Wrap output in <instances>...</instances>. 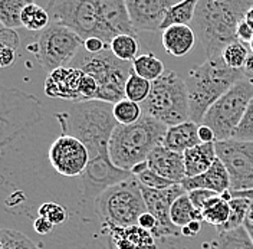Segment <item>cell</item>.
<instances>
[{
    "label": "cell",
    "instance_id": "9",
    "mask_svg": "<svg viewBox=\"0 0 253 249\" xmlns=\"http://www.w3.org/2000/svg\"><path fill=\"white\" fill-rule=\"evenodd\" d=\"M50 22L75 32L82 41L98 38L110 47L112 38L107 31L99 0H53L46 7Z\"/></svg>",
    "mask_w": 253,
    "mask_h": 249
},
{
    "label": "cell",
    "instance_id": "21",
    "mask_svg": "<svg viewBox=\"0 0 253 249\" xmlns=\"http://www.w3.org/2000/svg\"><path fill=\"white\" fill-rule=\"evenodd\" d=\"M180 185L186 190V193H189L191 190L203 189V190L214 192L217 195H223L224 192L230 190V179H229V173L226 170V167L217 158L214 164L203 174L197 177H191V179L186 177Z\"/></svg>",
    "mask_w": 253,
    "mask_h": 249
},
{
    "label": "cell",
    "instance_id": "52",
    "mask_svg": "<svg viewBox=\"0 0 253 249\" xmlns=\"http://www.w3.org/2000/svg\"><path fill=\"white\" fill-rule=\"evenodd\" d=\"M245 19H248V20H251V22H253V6L248 10V13H246V17Z\"/></svg>",
    "mask_w": 253,
    "mask_h": 249
},
{
    "label": "cell",
    "instance_id": "22",
    "mask_svg": "<svg viewBox=\"0 0 253 249\" xmlns=\"http://www.w3.org/2000/svg\"><path fill=\"white\" fill-rule=\"evenodd\" d=\"M202 144L199 139V124L194 121H186L181 124L169 127L163 140V146L169 150H173L175 153L184 154L190 149Z\"/></svg>",
    "mask_w": 253,
    "mask_h": 249
},
{
    "label": "cell",
    "instance_id": "42",
    "mask_svg": "<svg viewBox=\"0 0 253 249\" xmlns=\"http://www.w3.org/2000/svg\"><path fill=\"white\" fill-rule=\"evenodd\" d=\"M17 50L6 44H0V69L9 68L16 62Z\"/></svg>",
    "mask_w": 253,
    "mask_h": 249
},
{
    "label": "cell",
    "instance_id": "38",
    "mask_svg": "<svg viewBox=\"0 0 253 249\" xmlns=\"http://www.w3.org/2000/svg\"><path fill=\"white\" fill-rule=\"evenodd\" d=\"M252 79L253 78H249ZM233 140L237 141H248V143H253V98L251 104L248 105V109L240 121V124L236 128L233 137Z\"/></svg>",
    "mask_w": 253,
    "mask_h": 249
},
{
    "label": "cell",
    "instance_id": "47",
    "mask_svg": "<svg viewBox=\"0 0 253 249\" xmlns=\"http://www.w3.org/2000/svg\"><path fill=\"white\" fill-rule=\"evenodd\" d=\"M200 231H202V222L200 220H196V222L189 223L187 226H184L181 229V235L183 236H187V238H194V236H197V235L200 234Z\"/></svg>",
    "mask_w": 253,
    "mask_h": 249
},
{
    "label": "cell",
    "instance_id": "41",
    "mask_svg": "<svg viewBox=\"0 0 253 249\" xmlns=\"http://www.w3.org/2000/svg\"><path fill=\"white\" fill-rule=\"evenodd\" d=\"M237 41H240L242 44L245 45H251V42L253 41V22L248 20V19H243L240 23H239V28H237Z\"/></svg>",
    "mask_w": 253,
    "mask_h": 249
},
{
    "label": "cell",
    "instance_id": "7",
    "mask_svg": "<svg viewBox=\"0 0 253 249\" xmlns=\"http://www.w3.org/2000/svg\"><path fill=\"white\" fill-rule=\"evenodd\" d=\"M94 207L104 225L117 228L137 225L147 212L141 186L134 176L101 193L94 200Z\"/></svg>",
    "mask_w": 253,
    "mask_h": 249
},
{
    "label": "cell",
    "instance_id": "17",
    "mask_svg": "<svg viewBox=\"0 0 253 249\" xmlns=\"http://www.w3.org/2000/svg\"><path fill=\"white\" fill-rule=\"evenodd\" d=\"M126 10L137 31H160L167 10L174 0H126Z\"/></svg>",
    "mask_w": 253,
    "mask_h": 249
},
{
    "label": "cell",
    "instance_id": "54",
    "mask_svg": "<svg viewBox=\"0 0 253 249\" xmlns=\"http://www.w3.org/2000/svg\"><path fill=\"white\" fill-rule=\"evenodd\" d=\"M1 29H3V26H1V25H0V31H1Z\"/></svg>",
    "mask_w": 253,
    "mask_h": 249
},
{
    "label": "cell",
    "instance_id": "12",
    "mask_svg": "<svg viewBox=\"0 0 253 249\" xmlns=\"http://www.w3.org/2000/svg\"><path fill=\"white\" fill-rule=\"evenodd\" d=\"M216 154L230 179V192L253 190V143L230 140L216 141Z\"/></svg>",
    "mask_w": 253,
    "mask_h": 249
},
{
    "label": "cell",
    "instance_id": "6",
    "mask_svg": "<svg viewBox=\"0 0 253 249\" xmlns=\"http://www.w3.org/2000/svg\"><path fill=\"white\" fill-rule=\"evenodd\" d=\"M142 115L157 120L166 127L190 120L189 95L186 81L174 71H166L153 82L150 95L141 104Z\"/></svg>",
    "mask_w": 253,
    "mask_h": 249
},
{
    "label": "cell",
    "instance_id": "49",
    "mask_svg": "<svg viewBox=\"0 0 253 249\" xmlns=\"http://www.w3.org/2000/svg\"><path fill=\"white\" fill-rule=\"evenodd\" d=\"M243 226L246 228V231H248V234H249V236H251V239H252L253 242V202L251 204L249 213L246 216V220H245V225Z\"/></svg>",
    "mask_w": 253,
    "mask_h": 249
},
{
    "label": "cell",
    "instance_id": "36",
    "mask_svg": "<svg viewBox=\"0 0 253 249\" xmlns=\"http://www.w3.org/2000/svg\"><path fill=\"white\" fill-rule=\"evenodd\" d=\"M114 118L120 125H131L137 123L142 117L141 104L132 102L129 100H123L114 104Z\"/></svg>",
    "mask_w": 253,
    "mask_h": 249
},
{
    "label": "cell",
    "instance_id": "40",
    "mask_svg": "<svg viewBox=\"0 0 253 249\" xmlns=\"http://www.w3.org/2000/svg\"><path fill=\"white\" fill-rule=\"evenodd\" d=\"M190 198V200L193 203V206L196 209H199L202 212V209L205 207V204L207 200H210L213 196H217V193L210 192V190H203V189H197V190H191L187 193Z\"/></svg>",
    "mask_w": 253,
    "mask_h": 249
},
{
    "label": "cell",
    "instance_id": "34",
    "mask_svg": "<svg viewBox=\"0 0 253 249\" xmlns=\"http://www.w3.org/2000/svg\"><path fill=\"white\" fill-rule=\"evenodd\" d=\"M249 53H251V49L248 48V45L242 44L240 41H235L229 47L224 48V50L221 52V58L230 69L243 71Z\"/></svg>",
    "mask_w": 253,
    "mask_h": 249
},
{
    "label": "cell",
    "instance_id": "26",
    "mask_svg": "<svg viewBox=\"0 0 253 249\" xmlns=\"http://www.w3.org/2000/svg\"><path fill=\"white\" fill-rule=\"evenodd\" d=\"M202 216L206 223L214 226L217 231L221 229L230 218V204L221 198V195L213 196L207 200L205 207L202 209Z\"/></svg>",
    "mask_w": 253,
    "mask_h": 249
},
{
    "label": "cell",
    "instance_id": "51",
    "mask_svg": "<svg viewBox=\"0 0 253 249\" xmlns=\"http://www.w3.org/2000/svg\"><path fill=\"white\" fill-rule=\"evenodd\" d=\"M233 198H246L249 200L253 202V190H248V192H236V193H232Z\"/></svg>",
    "mask_w": 253,
    "mask_h": 249
},
{
    "label": "cell",
    "instance_id": "46",
    "mask_svg": "<svg viewBox=\"0 0 253 249\" xmlns=\"http://www.w3.org/2000/svg\"><path fill=\"white\" fill-rule=\"evenodd\" d=\"M33 228L39 235H47L52 232L53 225L47 219L38 216V219H35V222H33Z\"/></svg>",
    "mask_w": 253,
    "mask_h": 249
},
{
    "label": "cell",
    "instance_id": "37",
    "mask_svg": "<svg viewBox=\"0 0 253 249\" xmlns=\"http://www.w3.org/2000/svg\"><path fill=\"white\" fill-rule=\"evenodd\" d=\"M151 85H153V82L138 77L132 71L126 84V98L129 100V101H132V102L142 104L147 100V97L150 95Z\"/></svg>",
    "mask_w": 253,
    "mask_h": 249
},
{
    "label": "cell",
    "instance_id": "20",
    "mask_svg": "<svg viewBox=\"0 0 253 249\" xmlns=\"http://www.w3.org/2000/svg\"><path fill=\"white\" fill-rule=\"evenodd\" d=\"M101 15L107 31L111 38H117L118 35H134L135 29L131 23V19L126 10V3L124 0H99Z\"/></svg>",
    "mask_w": 253,
    "mask_h": 249
},
{
    "label": "cell",
    "instance_id": "48",
    "mask_svg": "<svg viewBox=\"0 0 253 249\" xmlns=\"http://www.w3.org/2000/svg\"><path fill=\"white\" fill-rule=\"evenodd\" d=\"M199 139L202 143H216V137L211 128L206 127V125H199Z\"/></svg>",
    "mask_w": 253,
    "mask_h": 249
},
{
    "label": "cell",
    "instance_id": "45",
    "mask_svg": "<svg viewBox=\"0 0 253 249\" xmlns=\"http://www.w3.org/2000/svg\"><path fill=\"white\" fill-rule=\"evenodd\" d=\"M137 225H138L140 228H142V229H145V231H148V232L153 234V231H154L156 226H157V219L154 218L150 212H145V213H142L141 216H140Z\"/></svg>",
    "mask_w": 253,
    "mask_h": 249
},
{
    "label": "cell",
    "instance_id": "3",
    "mask_svg": "<svg viewBox=\"0 0 253 249\" xmlns=\"http://www.w3.org/2000/svg\"><path fill=\"white\" fill-rule=\"evenodd\" d=\"M245 77L243 71L230 69L221 56L207 58L187 74L186 87L189 95L190 120L202 124L209 108Z\"/></svg>",
    "mask_w": 253,
    "mask_h": 249
},
{
    "label": "cell",
    "instance_id": "30",
    "mask_svg": "<svg viewBox=\"0 0 253 249\" xmlns=\"http://www.w3.org/2000/svg\"><path fill=\"white\" fill-rule=\"evenodd\" d=\"M28 3V0H0V25L12 31L23 28L22 10Z\"/></svg>",
    "mask_w": 253,
    "mask_h": 249
},
{
    "label": "cell",
    "instance_id": "29",
    "mask_svg": "<svg viewBox=\"0 0 253 249\" xmlns=\"http://www.w3.org/2000/svg\"><path fill=\"white\" fill-rule=\"evenodd\" d=\"M213 249H253V242L246 228L242 226L233 231H220Z\"/></svg>",
    "mask_w": 253,
    "mask_h": 249
},
{
    "label": "cell",
    "instance_id": "10",
    "mask_svg": "<svg viewBox=\"0 0 253 249\" xmlns=\"http://www.w3.org/2000/svg\"><path fill=\"white\" fill-rule=\"evenodd\" d=\"M252 98V79L243 78L209 108L202 124L213 130L216 141L230 140Z\"/></svg>",
    "mask_w": 253,
    "mask_h": 249
},
{
    "label": "cell",
    "instance_id": "8",
    "mask_svg": "<svg viewBox=\"0 0 253 249\" xmlns=\"http://www.w3.org/2000/svg\"><path fill=\"white\" fill-rule=\"evenodd\" d=\"M41 101L31 94L0 84V157L17 136L42 120Z\"/></svg>",
    "mask_w": 253,
    "mask_h": 249
},
{
    "label": "cell",
    "instance_id": "5",
    "mask_svg": "<svg viewBox=\"0 0 253 249\" xmlns=\"http://www.w3.org/2000/svg\"><path fill=\"white\" fill-rule=\"evenodd\" d=\"M69 66L94 78L98 85L96 101L117 104L126 100V84L132 72V62L118 59L110 48L89 53L82 47Z\"/></svg>",
    "mask_w": 253,
    "mask_h": 249
},
{
    "label": "cell",
    "instance_id": "1",
    "mask_svg": "<svg viewBox=\"0 0 253 249\" xmlns=\"http://www.w3.org/2000/svg\"><path fill=\"white\" fill-rule=\"evenodd\" d=\"M112 109L114 104L94 100L77 102L65 112H56L55 118L62 134L74 136L84 143L92 161L110 157L111 136L118 125Z\"/></svg>",
    "mask_w": 253,
    "mask_h": 249
},
{
    "label": "cell",
    "instance_id": "32",
    "mask_svg": "<svg viewBox=\"0 0 253 249\" xmlns=\"http://www.w3.org/2000/svg\"><path fill=\"white\" fill-rule=\"evenodd\" d=\"M132 176L138 180V183L144 187H148V189H154V190H164V189H169V187L174 186L175 183L161 177L160 174H157L154 170H151L147 164V161H144L141 164L135 166L132 170Z\"/></svg>",
    "mask_w": 253,
    "mask_h": 249
},
{
    "label": "cell",
    "instance_id": "14",
    "mask_svg": "<svg viewBox=\"0 0 253 249\" xmlns=\"http://www.w3.org/2000/svg\"><path fill=\"white\" fill-rule=\"evenodd\" d=\"M47 157L52 167L66 177L82 176L89 163V153L84 143L68 134H61L52 143Z\"/></svg>",
    "mask_w": 253,
    "mask_h": 249
},
{
    "label": "cell",
    "instance_id": "53",
    "mask_svg": "<svg viewBox=\"0 0 253 249\" xmlns=\"http://www.w3.org/2000/svg\"><path fill=\"white\" fill-rule=\"evenodd\" d=\"M249 49H251V52H252V53H253V41H252V42H251V45H249Z\"/></svg>",
    "mask_w": 253,
    "mask_h": 249
},
{
    "label": "cell",
    "instance_id": "11",
    "mask_svg": "<svg viewBox=\"0 0 253 249\" xmlns=\"http://www.w3.org/2000/svg\"><path fill=\"white\" fill-rule=\"evenodd\" d=\"M82 45L84 41L75 32L50 22L45 31L38 33L35 42L29 45V50L41 68L50 74L58 68L69 66Z\"/></svg>",
    "mask_w": 253,
    "mask_h": 249
},
{
    "label": "cell",
    "instance_id": "28",
    "mask_svg": "<svg viewBox=\"0 0 253 249\" xmlns=\"http://www.w3.org/2000/svg\"><path fill=\"white\" fill-rule=\"evenodd\" d=\"M132 71L141 77V78L147 79L150 82H154L157 81L167 69L164 66L163 61L157 58L154 53L151 52H147V53H142L138 55L134 61H132Z\"/></svg>",
    "mask_w": 253,
    "mask_h": 249
},
{
    "label": "cell",
    "instance_id": "25",
    "mask_svg": "<svg viewBox=\"0 0 253 249\" xmlns=\"http://www.w3.org/2000/svg\"><path fill=\"white\" fill-rule=\"evenodd\" d=\"M199 0H184V1H177L173 4L167 13L166 17L161 23L160 31H166L171 26H177V25H186L189 26L190 22L194 20L196 16V9H197Z\"/></svg>",
    "mask_w": 253,
    "mask_h": 249
},
{
    "label": "cell",
    "instance_id": "2",
    "mask_svg": "<svg viewBox=\"0 0 253 249\" xmlns=\"http://www.w3.org/2000/svg\"><path fill=\"white\" fill-rule=\"evenodd\" d=\"M252 6L251 0H199L194 23L207 58L221 56L224 48L237 41L239 23Z\"/></svg>",
    "mask_w": 253,
    "mask_h": 249
},
{
    "label": "cell",
    "instance_id": "19",
    "mask_svg": "<svg viewBox=\"0 0 253 249\" xmlns=\"http://www.w3.org/2000/svg\"><path fill=\"white\" fill-rule=\"evenodd\" d=\"M104 226L108 231L110 249H157L154 235L138 225L128 228Z\"/></svg>",
    "mask_w": 253,
    "mask_h": 249
},
{
    "label": "cell",
    "instance_id": "4",
    "mask_svg": "<svg viewBox=\"0 0 253 249\" xmlns=\"http://www.w3.org/2000/svg\"><path fill=\"white\" fill-rule=\"evenodd\" d=\"M169 127L157 120L142 115L131 125H117L110 140V157L114 166L129 171L147 161L148 156L160 146Z\"/></svg>",
    "mask_w": 253,
    "mask_h": 249
},
{
    "label": "cell",
    "instance_id": "18",
    "mask_svg": "<svg viewBox=\"0 0 253 249\" xmlns=\"http://www.w3.org/2000/svg\"><path fill=\"white\" fill-rule=\"evenodd\" d=\"M147 164L161 177L180 185L186 179L184 157L180 153L166 149L164 146L157 147L147 158Z\"/></svg>",
    "mask_w": 253,
    "mask_h": 249
},
{
    "label": "cell",
    "instance_id": "39",
    "mask_svg": "<svg viewBox=\"0 0 253 249\" xmlns=\"http://www.w3.org/2000/svg\"><path fill=\"white\" fill-rule=\"evenodd\" d=\"M39 216L41 218L47 219L53 226L56 225H61L63 223L66 218H68V212L66 209L63 207L62 204H58V203H43L41 207H39Z\"/></svg>",
    "mask_w": 253,
    "mask_h": 249
},
{
    "label": "cell",
    "instance_id": "23",
    "mask_svg": "<svg viewBox=\"0 0 253 249\" xmlns=\"http://www.w3.org/2000/svg\"><path fill=\"white\" fill-rule=\"evenodd\" d=\"M184 167L186 177H197L207 171L217 160L216 144L214 143H202L187 151H184Z\"/></svg>",
    "mask_w": 253,
    "mask_h": 249
},
{
    "label": "cell",
    "instance_id": "31",
    "mask_svg": "<svg viewBox=\"0 0 253 249\" xmlns=\"http://www.w3.org/2000/svg\"><path fill=\"white\" fill-rule=\"evenodd\" d=\"M22 25L31 32H42L50 25V16L46 9L38 3L29 1L22 10Z\"/></svg>",
    "mask_w": 253,
    "mask_h": 249
},
{
    "label": "cell",
    "instance_id": "50",
    "mask_svg": "<svg viewBox=\"0 0 253 249\" xmlns=\"http://www.w3.org/2000/svg\"><path fill=\"white\" fill-rule=\"evenodd\" d=\"M243 74L246 78H253V53L251 52L249 56H248V61L245 65V69H243Z\"/></svg>",
    "mask_w": 253,
    "mask_h": 249
},
{
    "label": "cell",
    "instance_id": "35",
    "mask_svg": "<svg viewBox=\"0 0 253 249\" xmlns=\"http://www.w3.org/2000/svg\"><path fill=\"white\" fill-rule=\"evenodd\" d=\"M229 204H230V218H229V222L221 229H219V232L220 231H233L237 228H242L245 225L248 213H249L252 200H249L246 198H232Z\"/></svg>",
    "mask_w": 253,
    "mask_h": 249
},
{
    "label": "cell",
    "instance_id": "16",
    "mask_svg": "<svg viewBox=\"0 0 253 249\" xmlns=\"http://www.w3.org/2000/svg\"><path fill=\"white\" fill-rule=\"evenodd\" d=\"M131 176L132 173L114 166L111 157L98 158L89 161L86 170L81 176V189L85 198L95 200L107 189L124 182Z\"/></svg>",
    "mask_w": 253,
    "mask_h": 249
},
{
    "label": "cell",
    "instance_id": "24",
    "mask_svg": "<svg viewBox=\"0 0 253 249\" xmlns=\"http://www.w3.org/2000/svg\"><path fill=\"white\" fill-rule=\"evenodd\" d=\"M161 42L164 50L171 56L181 58L186 56L196 44V35L190 26L177 25L163 31Z\"/></svg>",
    "mask_w": 253,
    "mask_h": 249
},
{
    "label": "cell",
    "instance_id": "44",
    "mask_svg": "<svg viewBox=\"0 0 253 249\" xmlns=\"http://www.w3.org/2000/svg\"><path fill=\"white\" fill-rule=\"evenodd\" d=\"M84 49L86 50V52H89V53H99V52H102L104 49H107L105 44H104V41H101V39H98V38H89V39H86V41H84Z\"/></svg>",
    "mask_w": 253,
    "mask_h": 249
},
{
    "label": "cell",
    "instance_id": "15",
    "mask_svg": "<svg viewBox=\"0 0 253 249\" xmlns=\"http://www.w3.org/2000/svg\"><path fill=\"white\" fill-rule=\"evenodd\" d=\"M141 186V185H140ZM141 193L144 202L147 206V212H150L157 219V226L153 231L154 238H166V236H180L181 229L173 225L170 219V210L173 203L186 193L181 185L164 189V190H154L148 187L141 186Z\"/></svg>",
    "mask_w": 253,
    "mask_h": 249
},
{
    "label": "cell",
    "instance_id": "13",
    "mask_svg": "<svg viewBox=\"0 0 253 249\" xmlns=\"http://www.w3.org/2000/svg\"><path fill=\"white\" fill-rule=\"evenodd\" d=\"M45 94L50 98H62L72 102L94 101L98 94V85L92 77L81 69L65 66L58 68L47 75Z\"/></svg>",
    "mask_w": 253,
    "mask_h": 249
},
{
    "label": "cell",
    "instance_id": "43",
    "mask_svg": "<svg viewBox=\"0 0 253 249\" xmlns=\"http://www.w3.org/2000/svg\"><path fill=\"white\" fill-rule=\"evenodd\" d=\"M0 44H6L9 47H12L16 50H19L20 47V38H19V33L12 29H1L0 31Z\"/></svg>",
    "mask_w": 253,
    "mask_h": 249
},
{
    "label": "cell",
    "instance_id": "27",
    "mask_svg": "<svg viewBox=\"0 0 253 249\" xmlns=\"http://www.w3.org/2000/svg\"><path fill=\"white\" fill-rule=\"evenodd\" d=\"M170 219H171L173 225L183 229L184 226H187L191 222H196V220L202 222L203 216H202V212L193 206L189 195L184 193L173 203L171 210H170Z\"/></svg>",
    "mask_w": 253,
    "mask_h": 249
},
{
    "label": "cell",
    "instance_id": "33",
    "mask_svg": "<svg viewBox=\"0 0 253 249\" xmlns=\"http://www.w3.org/2000/svg\"><path fill=\"white\" fill-rule=\"evenodd\" d=\"M138 41L134 35H118L112 39L110 49L118 59L132 62L138 56Z\"/></svg>",
    "mask_w": 253,
    "mask_h": 249
}]
</instances>
